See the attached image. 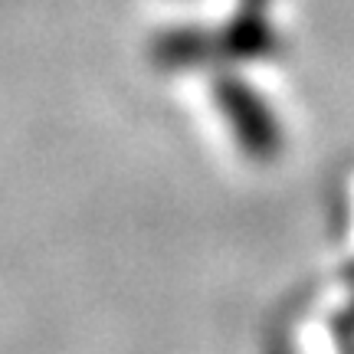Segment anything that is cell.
Wrapping results in <instances>:
<instances>
[{"label": "cell", "instance_id": "obj_2", "mask_svg": "<svg viewBox=\"0 0 354 354\" xmlns=\"http://www.w3.org/2000/svg\"><path fill=\"white\" fill-rule=\"evenodd\" d=\"M216 50L230 59H259L276 50V30L266 10V0H243L236 17L216 37Z\"/></svg>", "mask_w": 354, "mask_h": 354}, {"label": "cell", "instance_id": "obj_3", "mask_svg": "<svg viewBox=\"0 0 354 354\" xmlns=\"http://www.w3.org/2000/svg\"><path fill=\"white\" fill-rule=\"evenodd\" d=\"M216 39L201 30H171L154 43V56L165 63V69H194L207 56H214Z\"/></svg>", "mask_w": 354, "mask_h": 354}, {"label": "cell", "instance_id": "obj_1", "mask_svg": "<svg viewBox=\"0 0 354 354\" xmlns=\"http://www.w3.org/2000/svg\"><path fill=\"white\" fill-rule=\"evenodd\" d=\"M214 99L236 148L246 158L272 161L282 151V125H279L276 112L246 79L220 76L214 86Z\"/></svg>", "mask_w": 354, "mask_h": 354}]
</instances>
